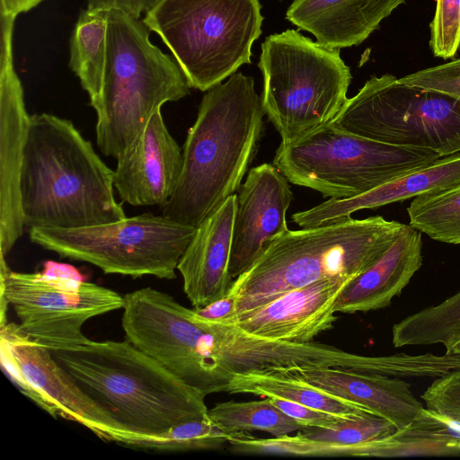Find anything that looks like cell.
<instances>
[{
    "label": "cell",
    "mask_w": 460,
    "mask_h": 460,
    "mask_svg": "<svg viewBox=\"0 0 460 460\" xmlns=\"http://www.w3.org/2000/svg\"><path fill=\"white\" fill-rule=\"evenodd\" d=\"M231 435L208 415L176 425L159 437L133 441L128 447L165 452L216 449L228 443Z\"/></svg>",
    "instance_id": "29"
},
{
    "label": "cell",
    "mask_w": 460,
    "mask_h": 460,
    "mask_svg": "<svg viewBox=\"0 0 460 460\" xmlns=\"http://www.w3.org/2000/svg\"><path fill=\"white\" fill-rule=\"evenodd\" d=\"M332 123L375 141L433 150L442 157L460 153V102L404 84L390 74L371 76Z\"/></svg>",
    "instance_id": "10"
},
{
    "label": "cell",
    "mask_w": 460,
    "mask_h": 460,
    "mask_svg": "<svg viewBox=\"0 0 460 460\" xmlns=\"http://www.w3.org/2000/svg\"><path fill=\"white\" fill-rule=\"evenodd\" d=\"M50 351L78 385L131 436L125 447L208 416L203 393L126 339L91 340L75 349Z\"/></svg>",
    "instance_id": "3"
},
{
    "label": "cell",
    "mask_w": 460,
    "mask_h": 460,
    "mask_svg": "<svg viewBox=\"0 0 460 460\" xmlns=\"http://www.w3.org/2000/svg\"><path fill=\"white\" fill-rule=\"evenodd\" d=\"M421 233L406 225L391 247L342 289L336 313L355 314L388 306L422 264Z\"/></svg>",
    "instance_id": "22"
},
{
    "label": "cell",
    "mask_w": 460,
    "mask_h": 460,
    "mask_svg": "<svg viewBox=\"0 0 460 460\" xmlns=\"http://www.w3.org/2000/svg\"><path fill=\"white\" fill-rule=\"evenodd\" d=\"M429 46L436 57H455L460 47V0H437Z\"/></svg>",
    "instance_id": "31"
},
{
    "label": "cell",
    "mask_w": 460,
    "mask_h": 460,
    "mask_svg": "<svg viewBox=\"0 0 460 460\" xmlns=\"http://www.w3.org/2000/svg\"><path fill=\"white\" fill-rule=\"evenodd\" d=\"M258 66L261 104L284 145L332 123L347 101L352 76L340 49L287 30L268 36Z\"/></svg>",
    "instance_id": "6"
},
{
    "label": "cell",
    "mask_w": 460,
    "mask_h": 460,
    "mask_svg": "<svg viewBox=\"0 0 460 460\" xmlns=\"http://www.w3.org/2000/svg\"><path fill=\"white\" fill-rule=\"evenodd\" d=\"M288 182L273 164L266 163L252 168L240 186L229 262L234 280L288 230L286 214L293 199Z\"/></svg>",
    "instance_id": "15"
},
{
    "label": "cell",
    "mask_w": 460,
    "mask_h": 460,
    "mask_svg": "<svg viewBox=\"0 0 460 460\" xmlns=\"http://www.w3.org/2000/svg\"><path fill=\"white\" fill-rule=\"evenodd\" d=\"M460 332V291L429 307L421 309L392 328L395 348L442 344Z\"/></svg>",
    "instance_id": "26"
},
{
    "label": "cell",
    "mask_w": 460,
    "mask_h": 460,
    "mask_svg": "<svg viewBox=\"0 0 460 460\" xmlns=\"http://www.w3.org/2000/svg\"><path fill=\"white\" fill-rule=\"evenodd\" d=\"M405 226L381 216L350 217L318 227L287 230L234 280L228 292L237 297L236 316L320 279H354L391 247Z\"/></svg>",
    "instance_id": "4"
},
{
    "label": "cell",
    "mask_w": 460,
    "mask_h": 460,
    "mask_svg": "<svg viewBox=\"0 0 460 460\" xmlns=\"http://www.w3.org/2000/svg\"><path fill=\"white\" fill-rule=\"evenodd\" d=\"M271 402L284 413L296 420L305 428L331 429L339 425L345 418L310 408L288 400L270 397Z\"/></svg>",
    "instance_id": "35"
},
{
    "label": "cell",
    "mask_w": 460,
    "mask_h": 460,
    "mask_svg": "<svg viewBox=\"0 0 460 460\" xmlns=\"http://www.w3.org/2000/svg\"><path fill=\"white\" fill-rule=\"evenodd\" d=\"M25 227L81 228L126 217L114 196V171L72 121L30 116L20 176Z\"/></svg>",
    "instance_id": "2"
},
{
    "label": "cell",
    "mask_w": 460,
    "mask_h": 460,
    "mask_svg": "<svg viewBox=\"0 0 460 460\" xmlns=\"http://www.w3.org/2000/svg\"><path fill=\"white\" fill-rule=\"evenodd\" d=\"M143 21L171 50L190 87L206 92L251 63L263 16L259 0H160Z\"/></svg>",
    "instance_id": "7"
},
{
    "label": "cell",
    "mask_w": 460,
    "mask_h": 460,
    "mask_svg": "<svg viewBox=\"0 0 460 460\" xmlns=\"http://www.w3.org/2000/svg\"><path fill=\"white\" fill-rule=\"evenodd\" d=\"M442 156L428 149L375 141L330 123L280 144L273 164L287 180L333 199H350L422 169Z\"/></svg>",
    "instance_id": "8"
},
{
    "label": "cell",
    "mask_w": 460,
    "mask_h": 460,
    "mask_svg": "<svg viewBox=\"0 0 460 460\" xmlns=\"http://www.w3.org/2000/svg\"><path fill=\"white\" fill-rule=\"evenodd\" d=\"M43 0H0V13L17 16L36 7Z\"/></svg>",
    "instance_id": "38"
},
{
    "label": "cell",
    "mask_w": 460,
    "mask_h": 460,
    "mask_svg": "<svg viewBox=\"0 0 460 460\" xmlns=\"http://www.w3.org/2000/svg\"><path fill=\"white\" fill-rule=\"evenodd\" d=\"M0 362L2 369L10 381L19 389V391L31 399L43 411L48 412L53 418L58 414L53 404L41 394L34 385L28 381L23 375L22 368L15 358L10 343L0 337Z\"/></svg>",
    "instance_id": "34"
},
{
    "label": "cell",
    "mask_w": 460,
    "mask_h": 460,
    "mask_svg": "<svg viewBox=\"0 0 460 460\" xmlns=\"http://www.w3.org/2000/svg\"><path fill=\"white\" fill-rule=\"evenodd\" d=\"M225 392L277 397L345 419L373 413L284 372L237 374L230 379Z\"/></svg>",
    "instance_id": "24"
},
{
    "label": "cell",
    "mask_w": 460,
    "mask_h": 460,
    "mask_svg": "<svg viewBox=\"0 0 460 460\" xmlns=\"http://www.w3.org/2000/svg\"><path fill=\"white\" fill-rule=\"evenodd\" d=\"M284 373L358 404L391 421L398 429L407 426L424 408L410 384L398 377L331 367Z\"/></svg>",
    "instance_id": "20"
},
{
    "label": "cell",
    "mask_w": 460,
    "mask_h": 460,
    "mask_svg": "<svg viewBox=\"0 0 460 460\" xmlns=\"http://www.w3.org/2000/svg\"><path fill=\"white\" fill-rule=\"evenodd\" d=\"M236 206L234 194L211 213L197 227L179 261L183 291L194 308L225 296L234 282L229 262Z\"/></svg>",
    "instance_id": "18"
},
{
    "label": "cell",
    "mask_w": 460,
    "mask_h": 460,
    "mask_svg": "<svg viewBox=\"0 0 460 460\" xmlns=\"http://www.w3.org/2000/svg\"><path fill=\"white\" fill-rule=\"evenodd\" d=\"M398 429L386 419L374 413H367L353 419H346L334 428L307 427L298 434L305 438L341 446H358L383 439Z\"/></svg>",
    "instance_id": "30"
},
{
    "label": "cell",
    "mask_w": 460,
    "mask_h": 460,
    "mask_svg": "<svg viewBox=\"0 0 460 460\" xmlns=\"http://www.w3.org/2000/svg\"><path fill=\"white\" fill-rule=\"evenodd\" d=\"M460 456V422L422 408L407 426L360 449V456Z\"/></svg>",
    "instance_id": "23"
},
{
    "label": "cell",
    "mask_w": 460,
    "mask_h": 460,
    "mask_svg": "<svg viewBox=\"0 0 460 460\" xmlns=\"http://www.w3.org/2000/svg\"><path fill=\"white\" fill-rule=\"evenodd\" d=\"M405 0H293L286 19L330 49L359 45Z\"/></svg>",
    "instance_id": "21"
},
{
    "label": "cell",
    "mask_w": 460,
    "mask_h": 460,
    "mask_svg": "<svg viewBox=\"0 0 460 460\" xmlns=\"http://www.w3.org/2000/svg\"><path fill=\"white\" fill-rule=\"evenodd\" d=\"M264 115L253 78L241 72L206 91L183 145L179 183L162 214L198 227L235 194L256 155Z\"/></svg>",
    "instance_id": "1"
},
{
    "label": "cell",
    "mask_w": 460,
    "mask_h": 460,
    "mask_svg": "<svg viewBox=\"0 0 460 460\" xmlns=\"http://www.w3.org/2000/svg\"><path fill=\"white\" fill-rule=\"evenodd\" d=\"M208 415L231 434L261 430L279 437L305 428L279 410L270 397L261 401L220 402L209 409Z\"/></svg>",
    "instance_id": "27"
},
{
    "label": "cell",
    "mask_w": 460,
    "mask_h": 460,
    "mask_svg": "<svg viewBox=\"0 0 460 460\" xmlns=\"http://www.w3.org/2000/svg\"><path fill=\"white\" fill-rule=\"evenodd\" d=\"M351 279H323L288 291L256 309L236 316L234 324L268 339L310 342L333 328L335 304Z\"/></svg>",
    "instance_id": "17"
},
{
    "label": "cell",
    "mask_w": 460,
    "mask_h": 460,
    "mask_svg": "<svg viewBox=\"0 0 460 460\" xmlns=\"http://www.w3.org/2000/svg\"><path fill=\"white\" fill-rule=\"evenodd\" d=\"M399 81L460 102V58L404 75Z\"/></svg>",
    "instance_id": "32"
},
{
    "label": "cell",
    "mask_w": 460,
    "mask_h": 460,
    "mask_svg": "<svg viewBox=\"0 0 460 460\" xmlns=\"http://www.w3.org/2000/svg\"><path fill=\"white\" fill-rule=\"evenodd\" d=\"M456 338L460 339V332H459L458 333H456V334L453 338H451L450 340H452V339H456ZM450 340H449V341H450Z\"/></svg>",
    "instance_id": "41"
},
{
    "label": "cell",
    "mask_w": 460,
    "mask_h": 460,
    "mask_svg": "<svg viewBox=\"0 0 460 460\" xmlns=\"http://www.w3.org/2000/svg\"><path fill=\"white\" fill-rule=\"evenodd\" d=\"M1 322L10 305L22 331L50 350L75 349L88 343L83 325L89 319L122 309L124 296L84 279L43 271H13L0 258Z\"/></svg>",
    "instance_id": "12"
},
{
    "label": "cell",
    "mask_w": 460,
    "mask_h": 460,
    "mask_svg": "<svg viewBox=\"0 0 460 460\" xmlns=\"http://www.w3.org/2000/svg\"><path fill=\"white\" fill-rule=\"evenodd\" d=\"M151 31L140 18L107 12L105 67L100 89L90 98L97 146L106 156L124 154L164 104L190 93L182 69L150 41Z\"/></svg>",
    "instance_id": "5"
},
{
    "label": "cell",
    "mask_w": 460,
    "mask_h": 460,
    "mask_svg": "<svg viewBox=\"0 0 460 460\" xmlns=\"http://www.w3.org/2000/svg\"><path fill=\"white\" fill-rule=\"evenodd\" d=\"M160 0H87L90 11H109L115 9L128 15L140 18L142 13L152 10Z\"/></svg>",
    "instance_id": "37"
},
{
    "label": "cell",
    "mask_w": 460,
    "mask_h": 460,
    "mask_svg": "<svg viewBox=\"0 0 460 460\" xmlns=\"http://www.w3.org/2000/svg\"><path fill=\"white\" fill-rule=\"evenodd\" d=\"M410 226L433 240L460 244V185L416 197L407 208Z\"/></svg>",
    "instance_id": "28"
},
{
    "label": "cell",
    "mask_w": 460,
    "mask_h": 460,
    "mask_svg": "<svg viewBox=\"0 0 460 460\" xmlns=\"http://www.w3.org/2000/svg\"><path fill=\"white\" fill-rule=\"evenodd\" d=\"M197 227L144 213L81 228H31L33 243L62 258L91 263L106 274L173 279Z\"/></svg>",
    "instance_id": "9"
},
{
    "label": "cell",
    "mask_w": 460,
    "mask_h": 460,
    "mask_svg": "<svg viewBox=\"0 0 460 460\" xmlns=\"http://www.w3.org/2000/svg\"><path fill=\"white\" fill-rule=\"evenodd\" d=\"M202 323L204 334L192 386L206 396L225 392L230 379L237 374L331 367L386 375L389 368L387 356H363L314 341L268 339L249 333L235 324Z\"/></svg>",
    "instance_id": "11"
},
{
    "label": "cell",
    "mask_w": 460,
    "mask_h": 460,
    "mask_svg": "<svg viewBox=\"0 0 460 460\" xmlns=\"http://www.w3.org/2000/svg\"><path fill=\"white\" fill-rule=\"evenodd\" d=\"M42 271L49 275L62 278L84 279L80 272L73 266L52 261H45Z\"/></svg>",
    "instance_id": "39"
},
{
    "label": "cell",
    "mask_w": 460,
    "mask_h": 460,
    "mask_svg": "<svg viewBox=\"0 0 460 460\" xmlns=\"http://www.w3.org/2000/svg\"><path fill=\"white\" fill-rule=\"evenodd\" d=\"M25 377L53 404L58 416L77 422L106 442L126 446L131 436L54 358L50 349L31 341L18 323L0 325Z\"/></svg>",
    "instance_id": "14"
},
{
    "label": "cell",
    "mask_w": 460,
    "mask_h": 460,
    "mask_svg": "<svg viewBox=\"0 0 460 460\" xmlns=\"http://www.w3.org/2000/svg\"><path fill=\"white\" fill-rule=\"evenodd\" d=\"M15 17L1 16L0 55V258L22 235L20 176L30 116L13 58Z\"/></svg>",
    "instance_id": "13"
},
{
    "label": "cell",
    "mask_w": 460,
    "mask_h": 460,
    "mask_svg": "<svg viewBox=\"0 0 460 460\" xmlns=\"http://www.w3.org/2000/svg\"><path fill=\"white\" fill-rule=\"evenodd\" d=\"M421 399L427 409L460 422V368L438 376Z\"/></svg>",
    "instance_id": "33"
},
{
    "label": "cell",
    "mask_w": 460,
    "mask_h": 460,
    "mask_svg": "<svg viewBox=\"0 0 460 460\" xmlns=\"http://www.w3.org/2000/svg\"><path fill=\"white\" fill-rule=\"evenodd\" d=\"M444 347L446 353L460 355V339H452Z\"/></svg>",
    "instance_id": "40"
},
{
    "label": "cell",
    "mask_w": 460,
    "mask_h": 460,
    "mask_svg": "<svg viewBox=\"0 0 460 460\" xmlns=\"http://www.w3.org/2000/svg\"><path fill=\"white\" fill-rule=\"evenodd\" d=\"M237 297L231 292L225 296L201 307L194 308L199 320L209 323L234 324L236 319Z\"/></svg>",
    "instance_id": "36"
},
{
    "label": "cell",
    "mask_w": 460,
    "mask_h": 460,
    "mask_svg": "<svg viewBox=\"0 0 460 460\" xmlns=\"http://www.w3.org/2000/svg\"><path fill=\"white\" fill-rule=\"evenodd\" d=\"M460 185V153L441 157L429 165L394 179L350 199H333L292 215L302 229L330 225L366 208H376L426 194L439 193Z\"/></svg>",
    "instance_id": "19"
},
{
    "label": "cell",
    "mask_w": 460,
    "mask_h": 460,
    "mask_svg": "<svg viewBox=\"0 0 460 460\" xmlns=\"http://www.w3.org/2000/svg\"><path fill=\"white\" fill-rule=\"evenodd\" d=\"M107 12L82 11L70 39L69 66L93 98L99 91L106 61Z\"/></svg>",
    "instance_id": "25"
},
{
    "label": "cell",
    "mask_w": 460,
    "mask_h": 460,
    "mask_svg": "<svg viewBox=\"0 0 460 460\" xmlns=\"http://www.w3.org/2000/svg\"><path fill=\"white\" fill-rule=\"evenodd\" d=\"M182 164V150L159 110L137 141L117 158L114 188L131 206L162 208L177 188Z\"/></svg>",
    "instance_id": "16"
}]
</instances>
